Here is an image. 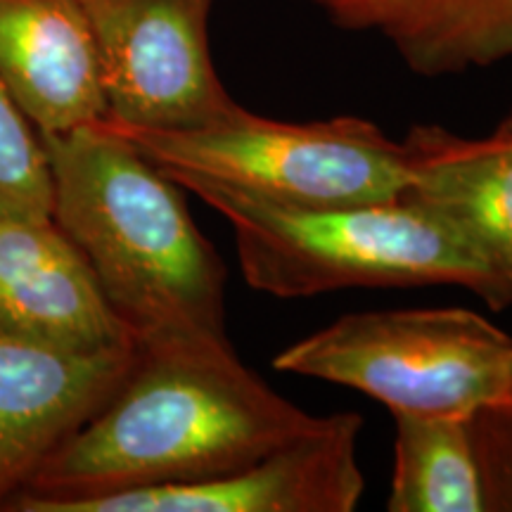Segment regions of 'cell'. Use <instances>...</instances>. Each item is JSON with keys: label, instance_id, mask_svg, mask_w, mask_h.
<instances>
[{"label": "cell", "instance_id": "obj_3", "mask_svg": "<svg viewBox=\"0 0 512 512\" xmlns=\"http://www.w3.org/2000/svg\"><path fill=\"white\" fill-rule=\"evenodd\" d=\"M183 190L233 228L242 278L256 292L306 299L354 287L460 285L482 273L430 209L408 197L339 207H297L209 181Z\"/></svg>", "mask_w": 512, "mask_h": 512}, {"label": "cell", "instance_id": "obj_12", "mask_svg": "<svg viewBox=\"0 0 512 512\" xmlns=\"http://www.w3.org/2000/svg\"><path fill=\"white\" fill-rule=\"evenodd\" d=\"M337 27L382 36L411 72L463 74L512 57V0H316Z\"/></svg>", "mask_w": 512, "mask_h": 512}, {"label": "cell", "instance_id": "obj_4", "mask_svg": "<svg viewBox=\"0 0 512 512\" xmlns=\"http://www.w3.org/2000/svg\"><path fill=\"white\" fill-rule=\"evenodd\" d=\"M171 181H209L297 207L396 200L408 188L406 150L363 117L278 121L235 107L190 128L102 119Z\"/></svg>", "mask_w": 512, "mask_h": 512}, {"label": "cell", "instance_id": "obj_5", "mask_svg": "<svg viewBox=\"0 0 512 512\" xmlns=\"http://www.w3.org/2000/svg\"><path fill=\"white\" fill-rule=\"evenodd\" d=\"M273 368L356 389L392 413L472 418L508 403L512 339L456 306L363 311L285 347Z\"/></svg>", "mask_w": 512, "mask_h": 512}, {"label": "cell", "instance_id": "obj_13", "mask_svg": "<svg viewBox=\"0 0 512 512\" xmlns=\"http://www.w3.org/2000/svg\"><path fill=\"white\" fill-rule=\"evenodd\" d=\"M396 425L389 512H484L472 418L392 413Z\"/></svg>", "mask_w": 512, "mask_h": 512}, {"label": "cell", "instance_id": "obj_14", "mask_svg": "<svg viewBox=\"0 0 512 512\" xmlns=\"http://www.w3.org/2000/svg\"><path fill=\"white\" fill-rule=\"evenodd\" d=\"M0 219H53L46 140L0 79Z\"/></svg>", "mask_w": 512, "mask_h": 512}, {"label": "cell", "instance_id": "obj_6", "mask_svg": "<svg viewBox=\"0 0 512 512\" xmlns=\"http://www.w3.org/2000/svg\"><path fill=\"white\" fill-rule=\"evenodd\" d=\"M100 62L107 117L190 128L238 107L209 50L214 0H79Z\"/></svg>", "mask_w": 512, "mask_h": 512}, {"label": "cell", "instance_id": "obj_16", "mask_svg": "<svg viewBox=\"0 0 512 512\" xmlns=\"http://www.w3.org/2000/svg\"><path fill=\"white\" fill-rule=\"evenodd\" d=\"M505 121H508V124H510V126H512V112H510V114H508V117H505Z\"/></svg>", "mask_w": 512, "mask_h": 512}, {"label": "cell", "instance_id": "obj_7", "mask_svg": "<svg viewBox=\"0 0 512 512\" xmlns=\"http://www.w3.org/2000/svg\"><path fill=\"white\" fill-rule=\"evenodd\" d=\"M361 427L356 413L325 415L316 430L240 470L91 498L69 512H351L366 491Z\"/></svg>", "mask_w": 512, "mask_h": 512}, {"label": "cell", "instance_id": "obj_8", "mask_svg": "<svg viewBox=\"0 0 512 512\" xmlns=\"http://www.w3.org/2000/svg\"><path fill=\"white\" fill-rule=\"evenodd\" d=\"M408 188L463 242L482 273L477 297L491 309L512 306V126L491 136L465 138L420 124L401 140Z\"/></svg>", "mask_w": 512, "mask_h": 512}, {"label": "cell", "instance_id": "obj_15", "mask_svg": "<svg viewBox=\"0 0 512 512\" xmlns=\"http://www.w3.org/2000/svg\"><path fill=\"white\" fill-rule=\"evenodd\" d=\"M505 408L512 413V382H510V399H508V403H505Z\"/></svg>", "mask_w": 512, "mask_h": 512}, {"label": "cell", "instance_id": "obj_1", "mask_svg": "<svg viewBox=\"0 0 512 512\" xmlns=\"http://www.w3.org/2000/svg\"><path fill=\"white\" fill-rule=\"evenodd\" d=\"M323 420L271 389L228 337L143 339L117 392L38 465L5 510L69 512L121 491L219 477Z\"/></svg>", "mask_w": 512, "mask_h": 512}, {"label": "cell", "instance_id": "obj_11", "mask_svg": "<svg viewBox=\"0 0 512 512\" xmlns=\"http://www.w3.org/2000/svg\"><path fill=\"white\" fill-rule=\"evenodd\" d=\"M0 79L43 136L107 117L79 0H0Z\"/></svg>", "mask_w": 512, "mask_h": 512}, {"label": "cell", "instance_id": "obj_10", "mask_svg": "<svg viewBox=\"0 0 512 512\" xmlns=\"http://www.w3.org/2000/svg\"><path fill=\"white\" fill-rule=\"evenodd\" d=\"M0 335L76 354L138 344L53 219H0Z\"/></svg>", "mask_w": 512, "mask_h": 512}, {"label": "cell", "instance_id": "obj_2", "mask_svg": "<svg viewBox=\"0 0 512 512\" xmlns=\"http://www.w3.org/2000/svg\"><path fill=\"white\" fill-rule=\"evenodd\" d=\"M43 140L53 221L133 337H228L226 266L192 221L181 185L102 119Z\"/></svg>", "mask_w": 512, "mask_h": 512}, {"label": "cell", "instance_id": "obj_9", "mask_svg": "<svg viewBox=\"0 0 512 512\" xmlns=\"http://www.w3.org/2000/svg\"><path fill=\"white\" fill-rule=\"evenodd\" d=\"M136 349L76 354L0 335V510L117 392Z\"/></svg>", "mask_w": 512, "mask_h": 512}]
</instances>
